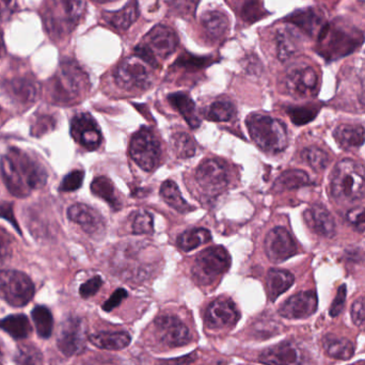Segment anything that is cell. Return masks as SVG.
<instances>
[{"instance_id":"6f0895ef","label":"cell","mask_w":365,"mask_h":365,"mask_svg":"<svg viewBox=\"0 0 365 365\" xmlns=\"http://www.w3.org/2000/svg\"><path fill=\"white\" fill-rule=\"evenodd\" d=\"M6 53V47H4V34L0 30V58L4 57Z\"/></svg>"},{"instance_id":"44dd1931","label":"cell","mask_w":365,"mask_h":365,"mask_svg":"<svg viewBox=\"0 0 365 365\" xmlns=\"http://www.w3.org/2000/svg\"><path fill=\"white\" fill-rule=\"evenodd\" d=\"M71 221L83 227V231L93 237L103 235L105 232V221L102 215L94 208L83 203L74 204L68 210Z\"/></svg>"},{"instance_id":"ac0fdd59","label":"cell","mask_w":365,"mask_h":365,"mask_svg":"<svg viewBox=\"0 0 365 365\" xmlns=\"http://www.w3.org/2000/svg\"><path fill=\"white\" fill-rule=\"evenodd\" d=\"M319 75L312 66L294 68L285 79L287 91L296 98L314 96L319 90Z\"/></svg>"},{"instance_id":"f907efd6","label":"cell","mask_w":365,"mask_h":365,"mask_svg":"<svg viewBox=\"0 0 365 365\" xmlns=\"http://www.w3.org/2000/svg\"><path fill=\"white\" fill-rule=\"evenodd\" d=\"M351 319L356 326L365 324V296L358 298L351 306Z\"/></svg>"},{"instance_id":"be15d7a7","label":"cell","mask_w":365,"mask_h":365,"mask_svg":"<svg viewBox=\"0 0 365 365\" xmlns=\"http://www.w3.org/2000/svg\"><path fill=\"white\" fill-rule=\"evenodd\" d=\"M365 296V295H364Z\"/></svg>"},{"instance_id":"ffe728a7","label":"cell","mask_w":365,"mask_h":365,"mask_svg":"<svg viewBox=\"0 0 365 365\" xmlns=\"http://www.w3.org/2000/svg\"><path fill=\"white\" fill-rule=\"evenodd\" d=\"M179 44L177 34L168 26L158 25L148 32L145 44L154 55L167 58L173 55Z\"/></svg>"},{"instance_id":"8992f818","label":"cell","mask_w":365,"mask_h":365,"mask_svg":"<svg viewBox=\"0 0 365 365\" xmlns=\"http://www.w3.org/2000/svg\"><path fill=\"white\" fill-rule=\"evenodd\" d=\"M330 186L336 201H360L365 197V169L355 160H341L334 167Z\"/></svg>"},{"instance_id":"7dc6e473","label":"cell","mask_w":365,"mask_h":365,"mask_svg":"<svg viewBox=\"0 0 365 365\" xmlns=\"http://www.w3.org/2000/svg\"><path fill=\"white\" fill-rule=\"evenodd\" d=\"M347 289L346 285L342 284L339 287L338 293H336V298L332 302L331 307H330L329 315L331 317H336L341 314L343 309L346 302Z\"/></svg>"},{"instance_id":"cb8c5ba5","label":"cell","mask_w":365,"mask_h":365,"mask_svg":"<svg viewBox=\"0 0 365 365\" xmlns=\"http://www.w3.org/2000/svg\"><path fill=\"white\" fill-rule=\"evenodd\" d=\"M287 21L299 28L300 30L308 34L309 36H319L322 28L325 25V19L323 13L317 9H304V10L296 11L293 14L287 17Z\"/></svg>"},{"instance_id":"816d5d0a","label":"cell","mask_w":365,"mask_h":365,"mask_svg":"<svg viewBox=\"0 0 365 365\" xmlns=\"http://www.w3.org/2000/svg\"><path fill=\"white\" fill-rule=\"evenodd\" d=\"M126 297H128V292L124 289H118L117 291L110 296V298H109L107 302H104V304L102 306L103 310L106 311V312H110L113 309L119 307L120 304H121Z\"/></svg>"},{"instance_id":"d590c367","label":"cell","mask_w":365,"mask_h":365,"mask_svg":"<svg viewBox=\"0 0 365 365\" xmlns=\"http://www.w3.org/2000/svg\"><path fill=\"white\" fill-rule=\"evenodd\" d=\"M91 191L96 197L106 201L113 210H119L122 203L115 195V186L113 182L106 177H98L91 184Z\"/></svg>"},{"instance_id":"83f0119b","label":"cell","mask_w":365,"mask_h":365,"mask_svg":"<svg viewBox=\"0 0 365 365\" xmlns=\"http://www.w3.org/2000/svg\"><path fill=\"white\" fill-rule=\"evenodd\" d=\"M139 14L140 13H139L138 4L136 0H133L121 10L105 13L104 19L111 27L119 31H124L138 19Z\"/></svg>"},{"instance_id":"277c9868","label":"cell","mask_w":365,"mask_h":365,"mask_svg":"<svg viewBox=\"0 0 365 365\" xmlns=\"http://www.w3.org/2000/svg\"><path fill=\"white\" fill-rule=\"evenodd\" d=\"M86 8V0H48L43 10L45 29L53 38H63L78 25Z\"/></svg>"},{"instance_id":"7402d4cb","label":"cell","mask_w":365,"mask_h":365,"mask_svg":"<svg viewBox=\"0 0 365 365\" xmlns=\"http://www.w3.org/2000/svg\"><path fill=\"white\" fill-rule=\"evenodd\" d=\"M4 90L19 105L29 106L38 100L40 86L32 77H17L4 83Z\"/></svg>"},{"instance_id":"4316f807","label":"cell","mask_w":365,"mask_h":365,"mask_svg":"<svg viewBox=\"0 0 365 365\" xmlns=\"http://www.w3.org/2000/svg\"><path fill=\"white\" fill-rule=\"evenodd\" d=\"M276 44L279 59L285 61L297 53L299 49L300 38L294 28L284 26L277 31Z\"/></svg>"},{"instance_id":"f5cc1de1","label":"cell","mask_w":365,"mask_h":365,"mask_svg":"<svg viewBox=\"0 0 365 365\" xmlns=\"http://www.w3.org/2000/svg\"><path fill=\"white\" fill-rule=\"evenodd\" d=\"M19 9L17 0H0V19L6 21L11 19Z\"/></svg>"},{"instance_id":"5b68a950","label":"cell","mask_w":365,"mask_h":365,"mask_svg":"<svg viewBox=\"0 0 365 365\" xmlns=\"http://www.w3.org/2000/svg\"><path fill=\"white\" fill-rule=\"evenodd\" d=\"M251 139L255 145L269 154H279L289 145L287 126L280 121L263 113H252L246 119Z\"/></svg>"},{"instance_id":"ee69618b","label":"cell","mask_w":365,"mask_h":365,"mask_svg":"<svg viewBox=\"0 0 365 365\" xmlns=\"http://www.w3.org/2000/svg\"><path fill=\"white\" fill-rule=\"evenodd\" d=\"M292 122L296 125H304L317 117V111L314 107H291L287 109Z\"/></svg>"},{"instance_id":"4dcf8cb0","label":"cell","mask_w":365,"mask_h":365,"mask_svg":"<svg viewBox=\"0 0 365 365\" xmlns=\"http://www.w3.org/2000/svg\"><path fill=\"white\" fill-rule=\"evenodd\" d=\"M323 347L325 353L334 359L349 360L355 354V345L351 340L332 334L323 339Z\"/></svg>"},{"instance_id":"7a4b0ae2","label":"cell","mask_w":365,"mask_h":365,"mask_svg":"<svg viewBox=\"0 0 365 365\" xmlns=\"http://www.w3.org/2000/svg\"><path fill=\"white\" fill-rule=\"evenodd\" d=\"M364 41V34L358 28L336 19L322 28L317 36V51L324 59L332 61L351 55Z\"/></svg>"},{"instance_id":"f6af8a7d","label":"cell","mask_w":365,"mask_h":365,"mask_svg":"<svg viewBox=\"0 0 365 365\" xmlns=\"http://www.w3.org/2000/svg\"><path fill=\"white\" fill-rule=\"evenodd\" d=\"M83 178H85V173L81 170H75L72 173H68L61 185H60L59 190L62 192H72V191H76L77 189L81 188L83 185Z\"/></svg>"},{"instance_id":"94428289","label":"cell","mask_w":365,"mask_h":365,"mask_svg":"<svg viewBox=\"0 0 365 365\" xmlns=\"http://www.w3.org/2000/svg\"><path fill=\"white\" fill-rule=\"evenodd\" d=\"M2 357V351H1V347H0V358Z\"/></svg>"},{"instance_id":"f1b7e54d","label":"cell","mask_w":365,"mask_h":365,"mask_svg":"<svg viewBox=\"0 0 365 365\" xmlns=\"http://www.w3.org/2000/svg\"><path fill=\"white\" fill-rule=\"evenodd\" d=\"M293 274L287 270L270 269L267 274V294L270 302H276L279 296L284 294L294 284Z\"/></svg>"},{"instance_id":"bcb514c9","label":"cell","mask_w":365,"mask_h":365,"mask_svg":"<svg viewBox=\"0 0 365 365\" xmlns=\"http://www.w3.org/2000/svg\"><path fill=\"white\" fill-rule=\"evenodd\" d=\"M346 219L349 225L356 230V231L365 232V208L356 207L349 210L346 214Z\"/></svg>"},{"instance_id":"e575fe53","label":"cell","mask_w":365,"mask_h":365,"mask_svg":"<svg viewBox=\"0 0 365 365\" xmlns=\"http://www.w3.org/2000/svg\"><path fill=\"white\" fill-rule=\"evenodd\" d=\"M160 195L169 206L182 214L193 210V206L185 201L184 197H182L177 182L173 181L163 182L162 187H160Z\"/></svg>"},{"instance_id":"60d3db41","label":"cell","mask_w":365,"mask_h":365,"mask_svg":"<svg viewBox=\"0 0 365 365\" xmlns=\"http://www.w3.org/2000/svg\"><path fill=\"white\" fill-rule=\"evenodd\" d=\"M173 152L179 158H192L195 154V141L185 133H178L171 138Z\"/></svg>"},{"instance_id":"603a6c76","label":"cell","mask_w":365,"mask_h":365,"mask_svg":"<svg viewBox=\"0 0 365 365\" xmlns=\"http://www.w3.org/2000/svg\"><path fill=\"white\" fill-rule=\"evenodd\" d=\"M304 218L308 227L319 235L327 238L336 235V220L325 206L319 204L310 206L304 210Z\"/></svg>"},{"instance_id":"4fadbf2b","label":"cell","mask_w":365,"mask_h":365,"mask_svg":"<svg viewBox=\"0 0 365 365\" xmlns=\"http://www.w3.org/2000/svg\"><path fill=\"white\" fill-rule=\"evenodd\" d=\"M195 181L200 188L210 195L222 192L229 184V175L225 164L218 160L202 163L195 173Z\"/></svg>"},{"instance_id":"e0dca14e","label":"cell","mask_w":365,"mask_h":365,"mask_svg":"<svg viewBox=\"0 0 365 365\" xmlns=\"http://www.w3.org/2000/svg\"><path fill=\"white\" fill-rule=\"evenodd\" d=\"M71 135L77 143L90 151L100 148L103 140L100 126L89 113H78L73 118Z\"/></svg>"},{"instance_id":"d6a6232c","label":"cell","mask_w":365,"mask_h":365,"mask_svg":"<svg viewBox=\"0 0 365 365\" xmlns=\"http://www.w3.org/2000/svg\"><path fill=\"white\" fill-rule=\"evenodd\" d=\"M0 329L14 340H25L32 331L29 319L24 314H13L0 319Z\"/></svg>"},{"instance_id":"7bdbcfd3","label":"cell","mask_w":365,"mask_h":365,"mask_svg":"<svg viewBox=\"0 0 365 365\" xmlns=\"http://www.w3.org/2000/svg\"><path fill=\"white\" fill-rule=\"evenodd\" d=\"M133 233L152 234L154 232L153 216L145 210H137L132 222Z\"/></svg>"},{"instance_id":"ba28073f","label":"cell","mask_w":365,"mask_h":365,"mask_svg":"<svg viewBox=\"0 0 365 365\" xmlns=\"http://www.w3.org/2000/svg\"><path fill=\"white\" fill-rule=\"evenodd\" d=\"M34 285L27 274L17 270L0 269V298L14 308L31 302Z\"/></svg>"},{"instance_id":"f546056e","label":"cell","mask_w":365,"mask_h":365,"mask_svg":"<svg viewBox=\"0 0 365 365\" xmlns=\"http://www.w3.org/2000/svg\"><path fill=\"white\" fill-rule=\"evenodd\" d=\"M169 103L184 117L185 121L191 128H197L201 125V120L195 110V104L188 94L177 92L168 96Z\"/></svg>"},{"instance_id":"d4e9b609","label":"cell","mask_w":365,"mask_h":365,"mask_svg":"<svg viewBox=\"0 0 365 365\" xmlns=\"http://www.w3.org/2000/svg\"><path fill=\"white\" fill-rule=\"evenodd\" d=\"M334 137L343 150L358 149L365 143V130L358 124H340L334 130Z\"/></svg>"},{"instance_id":"91938a15","label":"cell","mask_w":365,"mask_h":365,"mask_svg":"<svg viewBox=\"0 0 365 365\" xmlns=\"http://www.w3.org/2000/svg\"><path fill=\"white\" fill-rule=\"evenodd\" d=\"M354 365H365V361L359 362V364H354Z\"/></svg>"},{"instance_id":"74e56055","label":"cell","mask_w":365,"mask_h":365,"mask_svg":"<svg viewBox=\"0 0 365 365\" xmlns=\"http://www.w3.org/2000/svg\"><path fill=\"white\" fill-rule=\"evenodd\" d=\"M235 113L236 108L231 101L218 100L206 109L204 117L208 121L227 122L233 119Z\"/></svg>"},{"instance_id":"8d00e7d4","label":"cell","mask_w":365,"mask_h":365,"mask_svg":"<svg viewBox=\"0 0 365 365\" xmlns=\"http://www.w3.org/2000/svg\"><path fill=\"white\" fill-rule=\"evenodd\" d=\"M212 240L210 232L202 227H197V229H190L185 231L178 238V246L181 250L185 252L188 251L195 250L197 247L205 242H210Z\"/></svg>"},{"instance_id":"484cf974","label":"cell","mask_w":365,"mask_h":365,"mask_svg":"<svg viewBox=\"0 0 365 365\" xmlns=\"http://www.w3.org/2000/svg\"><path fill=\"white\" fill-rule=\"evenodd\" d=\"M92 345L107 351H121L130 344V334L125 331H101L88 336Z\"/></svg>"},{"instance_id":"c3c4849f","label":"cell","mask_w":365,"mask_h":365,"mask_svg":"<svg viewBox=\"0 0 365 365\" xmlns=\"http://www.w3.org/2000/svg\"><path fill=\"white\" fill-rule=\"evenodd\" d=\"M102 285V278L98 276L93 277V278L90 279V280H88L87 282L81 285V289H79V294H81V297L87 299V298L96 295V294L100 291Z\"/></svg>"},{"instance_id":"1f68e13d","label":"cell","mask_w":365,"mask_h":365,"mask_svg":"<svg viewBox=\"0 0 365 365\" xmlns=\"http://www.w3.org/2000/svg\"><path fill=\"white\" fill-rule=\"evenodd\" d=\"M201 23L206 34L212 40H219L225 36L230 25L227 15L218 10L204 13Z\"/></svg>"},{"instance_id":"52a82bcc","label":"cell","mask_w":365,"mask_h":365,"mask_svg":"<svg viewBox=\"0 0 365 365\" xmlns=\"http://www.w3.org/2000/svg\"><path fill=\"white\" fill-rule=\"evenodd\" d=\"M231 257L222 246H212L202 251L192 267V276L195 282L201 285H210L219 277L229 270Z\"/></svg>"},{"instance_id":"b9f144b4","label":"cell","mask_w":365,"mask_h":365,"mask_svg":"<svg viewBox=\"0 0 365 365\" xmlns=\"http://www.w3.org/2000/svg\"><path fill=\"white\" fill-rule=\"evenodd\" d=\"M17 365H43V356L34 345H21L15 355Z\"/></svg>"},{"instance_id":"9a60e30c","label":"cell","mask_w":365,"mask_h":365,"mask_svg":"<svg viewBox=\"0 0 365 365\" xmlns=\"http://www.w3.org/2000/svg\"><path fill=\"white\" fill-rule=\"evenodd\" d=\"M240 319V311L230 298H218L206 309L205 324L210 329H229L234 327Z\"/></svg>"},{"instance_id":"680465c9","label":"cell","mask_w":365,"mask_h":365,"mask_svg":"<svg viewBox=\"0 0 365 365\" xmlns=\"http://www.w3.org/2000/svg\"><path fill=\"white\" fill-rule=\"evenodd\" d=\"M93 1L98 2V4H108V2L115 1V0H93Z\"/></svg>"},{"instance_id":"db71d44e","label":"cell","mask_w":365,"mask_h":365,"mask_svg":"<svg viewBox=\"0 0 365 365\" xmlns=\"http://www.w3.org/2000/svg\"><path fill=\"white\" fill-rule=\"evenodd\" d=\"M0 218L8 220L9 222L17 230V232L21 234V229H19V223H17L16 219H15L14 212H13L12 203L0 201Z\"/></svg>"},{"instance_id":"f35d334b","label":"cell","mask_w":365,"mask_h":365,"mask_svg":"<svg viewBox=\"0 0 365 365\" xmlns=\"http://www.w3.org/2000/svg\"><path fill=\"white\" fill-rule=\"evenodd\" d=\"M31 317L38 336L42 339H48L53 329V317L51 311L46 307L36 306L32 310Z\"/></svg>"},{"instance_id":"5bb4252c","label":"cell","mask_w":365,"mask_h":365,"mask_svg":"<svg viewBox=\"0 0 365 365\" xmlns=\"http://www.w3.org/2000/svg\"><path fill=\"white\" fill-rule=\"evenodd\" d=\"M87 342L85 324L79 317H70L62 324L57 345L64 356L79 355L83 353Z\"/></svg>"},{"instance_id":"ab89813d","label":"cell","mask_w":365,"mask_h":365,"mask_svg":"<svg viewBox=\"0 0 365 365\" xmlns=\"http://www.w3.org/2000/svg\"><path fill=\"white\" fill-rule=\"evenodd\" d=\"M302 158L315 173H323L330 164L329 155L324 150L317 147H309L304 149L302 151Z\"/></svg>"},{"instance_id":"836d02e7","label":"cell","mask_w":365,"mask_h":365,"mask_svg":"<svg viewBox=\"0 0 365 365\" xmlns=\"http://www.w3.org/2000/svg\"><path fill=\"white\" fill-rule=\"evenodd\" d=\"M311 184L310 177L308 173L298 169L285 171L274 182V189L277 192L282 191L294 190V189L302 188Z\"/></svg>"},{"instance_id":"9f6ffc18","label":"cell","mask_w":365,"mask_h":365,"mask_svg":"<svg viewBox=\"0 0 365 365\" xmlns=\"http://www.w3.org/2000/svg\"><path fill=\"white\" fill-rule=\"evenodd\" d=\"M197 357L195 355L184 356L180 359L167 360V361H162L165 365H189L195 361Z\"/></svg>"},{"instance_id":"30bf717a","label":"cell","mask_w":365,"mask_h":365,"mask_svg":"<svg viewBox=\"0 0 365 365\" xmlns=\"http://www.w3.org/2000/svg\"><path fill=\"white\" fill-rule=\"evenodd\" d=\"M148 66L139 57L126 58L115 70V83L128 91L148 89L152 83V74Z\"/></svg>"},{"instance_id":"8fae6325","label":"cell","mask_w":365,"mask_h":365,"mask_svg":"<svg viewBox=\"0 0 365 365\" xmlns=\"http://www.w3.org/2000/svg\"><path fill=\"white\" fill-rule=\"evenodd\" d=\"M156 338L169 349L186 346L191 342L188 327L175 315H162L154 322Z\"/></svg>"},{"instance_id":"6da1fadb","label":"cell","mask_w":365,"mask_h":365,"mask_svg":"<svg viewBox=\"0 0 365 365\" xmlns=\"http://www.w3.org/2000/svg\"><path fill=\"white\" fill-rule=\"evenodd\" d=\"M0 168L4 184L14 197H28L46 184L47 173L43 165L17 148L9 150L1 158Z\"/></svg>"},{"instance_id":"9c48e42d","label":"cell","mask_w":365,"mask_h":365,"mask_svg":"<svg viewBox=\"0 0 365 365\" xmlns=\"http://www.w3.org/2000/svg\"><path fill=\"white\" fill-rule=\"evenodd\" d=\"M130 154L143 170L151 173L160 164L162 155L160 141L150 128L143 126L130 139Z\"/></svg>"},{"instance_id":"681fc988","label":"cell","mask_w":365,"mask_h":365,"mask_svg":"<svg viewBox=\"0 0 365 365\" xmlns=\"http://www.w3.org/2000/svg\"><path fill=\"white\" fill-rule=\"evenodd\" d=\"M12 237L6 230L0 227V264L4 263L12 253Z\"/></svg>"},{"instance_id":"11a10c76","label":"cell","mask_w":365,"mask_h":365,"mask_svg":"<svg viewBox=\"0 0 365 365\" xmlns=\"http://www.w3.org/2000/svg\"><path fill=\"white\" fill-rule=\"evenodd\" d=\"M55 123V122L51 120V118L49 117H41L40 119L36 122V126L34 128H32V135L34 136H41V135L46 133V130H48L51 128V124Z\"/></svg>"},{"instance_id":"2e32d148","label":"cell","mask_w":365,"mask_h":365,"mask_svg":"<svg viewBox=\"0 0 365 365\" xmlns=\"http://www.w3.org/2000/svg\"><path fill=\"white\" fill-rule=\"evenodd\" d=\"M265 252L272 263H282L297 253V245L285 227H277L266 236Z\"/></svg>"},{"instance_id":"7c38bea8","label":"cell","mask_w":365,"mask_h":365,"mask_svg":"<svg viewBox=\"0 0 365 365\" xmlns=\"http://www.w3.org/2000/svg\"><path fill=\"white\" fill-rule=\"evenodd\" d=\"M259 361L266 365H309L306 351L295 341H283L259 354Z\"/></svg>"},{"instance_id":"3957f363","label":"cell","mask_w":365,"mask_h":365,"mask_svg":"<svg viewBox=\"0 0 365 365\" xmlns=\"http://www.w3.org/2000/svg\"><path fill=\"white\" fill-rule=\"evenodd\" d=\"M89 88V78L74 60L66 59L49 81L48 96L53 104L71 105L78 101Z\"/></svg>"},{"instance_id":"6125c7cd","label":"cell","mask_w":365,"mask_h":365,"mask_svg":"<svg viewBox=\"0 0 365 365\" xmlns=\"http://www.w3.org/2000/svg\"><path fill=\"white\" fill-rule=\"evenodd\" d=\"M0 365H1V364H0Z\"/></svg>"},{"instance_id":"d6986e66","label":"cell","mask_w":365,"mask_h":365,"mask_svg":"<svg viewBox=\"0 0 365 365\" xmlns=\"http://www.w3.org/2000/svg\"><path fill=\"white\" fill-rule=\"evenodd\" d=\"M319 298L315 291H304L289 297L279 309V314L287 319H304L317 311Z\"/></svg>"}]
</instances>
